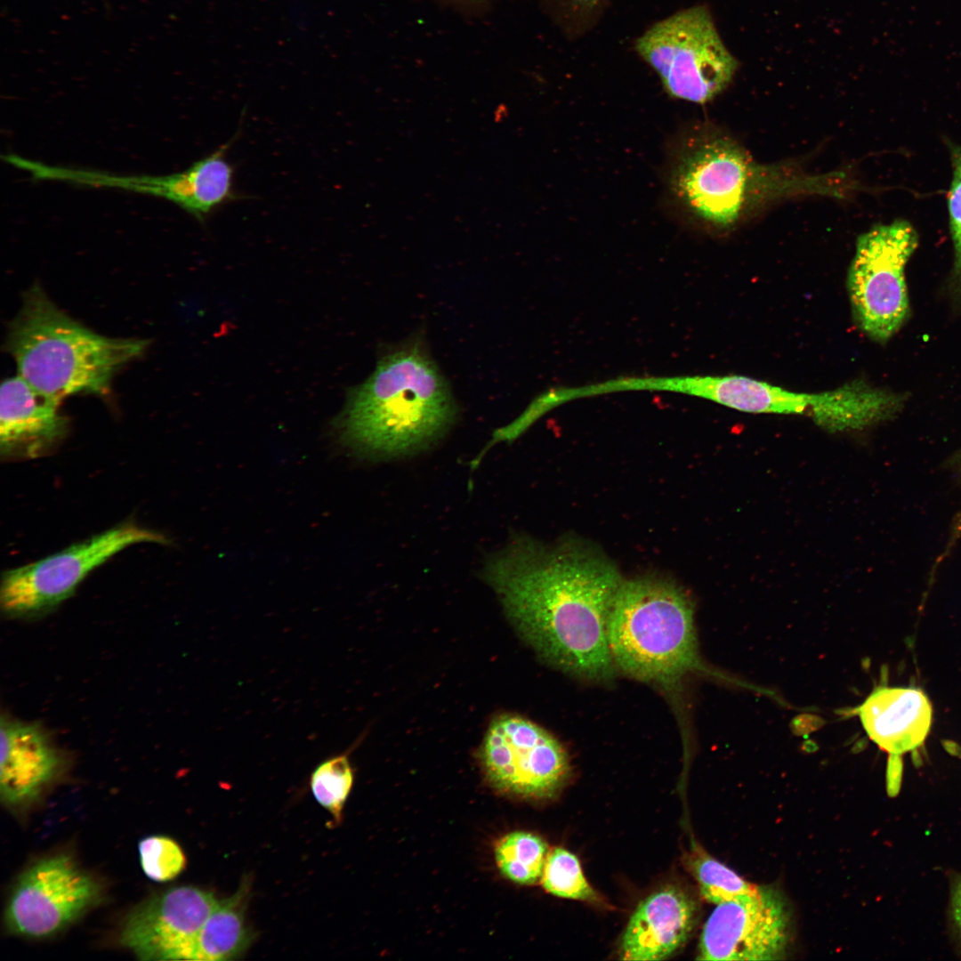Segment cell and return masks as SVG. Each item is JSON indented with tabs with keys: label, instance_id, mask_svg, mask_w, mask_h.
Segmentation results:
<instances>
[{
	"label": "cell",
	"instance_id": "17",
	"mask_svg": "<svg viewBox=\"0 0 961 961\" xmlns=\"http://www.w3.org/2000/svg\"><path fill=\"white\" fill-rule=\"evenodd\" d=\"M854 713L869 739L891 755L922 747L933 723L930 699L913 687H877Z\"/></svg>",
	"mask_w": 961,
	"mask_h": 961
},
{
	"label": "cell",
	"instance_id": "15",
	"mask_svg": "<svg viewBox=\"0 0 961 961\" xmlns=\"http://www.w3.org/2000/svg\"><path fill=\"white\" fill-rule=\"evenodd\" d=\"M695 900L666 885L643 899L631 916L619 948L622 960H663L689 939L697 922Z\"/></svg>",
	"mask_w": 961,
	"mask_h": 961
},
{
	"label": "cell",
	"instance_id": "13",
	"mask_svg": "<svg viewBox=\"0 0 961 961\" xmlns=\"http://www.w3.org/2000/svg\"><path fill=\"white\" fill-rule=\"evenodd\" d=\"M217 902L212 892L195 886L171 888L129 913L119 942L144 961L192 960L199 933Z\"/></svg>",
	"mask_w": 961,
	"mask_h": 961
},
{
	"label": "cell",
	"instance_id": "26",
	"mask_svg": "<svg viewBox=\"0 0 961 961\" xmlns=\"http://www.w3.org/2000/svg\"><path fill=\"white\" fill-rule=\"evenodd\" d=\"M601 0H573L577 6L581 8H593L599 4Z\"/></svg>",
	"mask_w": 961,
	"mask_h": 961
},
{
	"label": "cell",
	"instance_id": "21",
	"mask_svg": "<svg viewBox=\"0 0 961 961\" xmlns=\"http://www.w3.org/2000/svg\"><path fill=\"white\" fill-rule=\"evenodd\" d=\"M352 783L353 771L346 755L333 756L321 763L310 779L316 801L338 821Z\"/></svg>",
	"mask_w": 961,
	"mask_h": 961
},
{
	"label": "cell",
	"instance_id": "1",
	"mask_svg": "<svg viewBox=\"0 0 961 961\" xmlns=\"http://www.w3.org/2000/svg\"><path fill=\"white\" fill-rule=\"evenodd\" d=\"M484 577L549 664L589 682L615 677L608 622L624 577L597 548L577 537L550 545L516 536L486 561Z\"/></svg>",
	"mask_w": 961,
	"mask_h": 961
},
{
	"label": "cell",
	"instance_id": "4",
	"mask_svg": "<svg viewBox=\"0 0 961 961\" xmlns=\"http://www.w3.org/2000/svg\"><path fill=\"white\" fill-rule=\"evenodd\" d=\"M6 350L17 375L61 403L78 393L103 394L115 374L145 351L148 341L107 337L71 319L39 285L23 295L11 323Z\"/></svg>",
	"mask_w": 961,
	"mask_h": 961
},
{
	"label": "cell",
	"instance_id": "23",
	"mask_svg": "<svg viewBox=\"0 0 961 961\" xmlns=\"http://www.w3.org/2000/svg\"><path fill=\"white\" fill-rule=\"evenodd\" d=\"M142 870L150 879L166 882L174 879L185 868L186 858L180 845L173 839L154 836L139 843Z\"/></svg>",
	"mask_w": 961,
	"mask_h": 961
},
{
	"label": "cell",
	"instance_id": "27",
	"mask_svg": "<svg viewBox=\"0 0 961 961\" xmlns=\"http://www.w3.org/2000/svg\"><path fill=\"white\" fill-rule=\"evenodd\" d=\"M960 521H961V520H960ZM959 527H961V525H960Z\"/></svg>",
	"mask_w": 961,
	"mask_h": 961
},
{
	"label": "cell",
	"instance_id": "3",
	"mask_svg": "<svg viewBox=\"0 0 961 961\" xmlns=\"http://www.w3.org/2000/svg\"><path fill=\"white\" fill-rule=\"evenodd\" d=\"M672 186L696 218L721 230L772 201L802 195L844 198L856 185L845 173L809 174L782 165L757 163L724 135H707L680 157Z\"/></svg>",
	"mask_w": 961,
	"mask_h": 961
},
{
	"label": "cell",
	"instance_id": "5",
	"mask_svg": "<svg viewBox=\"0 0 961 961\" xmlns=\"http://www.w3.org/2000/svg\"><path fill=\"white\" fill-rule=\"evenodd\" d=\"M608 643L617 671L664 689H675L689 674L709 672L699 652L692 601L668 577L624 578Z\"/></svg>",
	"mask_w": 961,
	"mask_h": 961
},
{
	"label": "cell",
	"instance_id": "19",
	"mask_svg": "<svg viewBox=\"0 0 961 961\" xmlns=\"http://www.w3.org/2000/svg\"><path fill=\"white\" fill-rule=\"evenodd\" d=\"M547 844L529 832H513L503 836L495 847V859L500 872L521 884H534L541 880L549 854Z\"/></svg>",
	"mask_w": 961,
	"mask_h": 961
},
{
	"label": "cell",
	"instance_id": "14",
	"mask_svg": "<svg viewBox=\"0 0 961 961\" xmlns=\"http://www.w3.org/2000/svg\"><path fill=\"white\" fill-rule=\"evenodd\" d=\"M0 796L9 807L35 802L64 769L61 750L37 723L4 714L0 723Z\"/></svg>",
	"mask_w": 961,
	"mask_h": 961
},
{
	"label": "cell",
	"instance_id": "7",
	"mask_svg": "<svg viewBox=\"0 0 961 961\" xmlns=\"http://www.w3.org/2000/svg\"><path fill=\"white\" fill-rule=\"evenodd\" d=\"M635 49L669 95L699 104L722 93L739 66L702 5L655 23L636 40Z\"/></svg>",
	"mask_w": 961,
	"mask_h": 961
},
{
	"label": "cell",
	"instance_id": "20",
	"mask_svg": "<svg viewBox=\"0 0 961 961\" xmlns=\"http://www.w3.org/2000/svg\"><path fill=\"white\" fill-rule=\"evenodd\" d=\"M540 881L549 893L558 897L589 902L601 900L584 876L578 859L561 847L549 852Z\"/></svg>",
	"mask_w": 961,
	"mask_h": 961
},
{
	"label": "cell",
	"instance_id": "25",
	"mask_svg": "<svg viewBox=\"0 0 961 961\" xmlns=\"http://www.w3.org/2000/svg\"><path fill=\"white\" fill-rule=\"evenodd\" d=\"M949 911L954 933L961 943V876L952 883Z\"/></svg>",
	"mask_w": 961,
	"mask_h": 961
},
{
	"label": "cell",
	"instance_id": "8",
	"mask_svg": "<svg viewBox=\"0 0 961 961\" xmlns=\"http://www.w3.org/2000/svg\"><path fill=\"white\" fill-rule=\"evenodd\" d=\"M140 543L166 544L157 531L123 523L35 562L3 574L0 604L8 618L32 619L68 599L95 568L118 552Z\"/></svg>",
	"mask_w": 961,
	"mask_h": 961
},
{
	"label": "cell",
	"instance_id": "6",
	"mask_svg": "<svg viewBox=\"0 0 961 961\" xmlns=\"http://www.w3.org/2000/svg\"><path fill=\"white\" fill-rule=\"evenodd\" d=\"M677 392L747 413L803 414L831 431L862 429L895 415L898 393L853 381L832 391L805 393L744 376H679Z\"/></svg>",
	"mask_w": 961,
	"mask_h": 961
},
{
	"label": "cell",
	"instance_id": "10",
	"mask_svg": "<svg viewBox=\"0 0 961 961\" xmlns=\"http://www.w3.org/2000/svg\"><path fill=\"white\" fill-rule=\"evenodd\" d=\"M480 761L492 787L521 797L554 795L570 771L565 749L552 734L527 719L509 715L490 724Z\"/></svg>",
	"mask_w": 961,
	"mask_h": 961
},
{
	"label": "cell",
	"instance_id": "12",
	"mask_svg": "<svg viewBox=\"0 0 961 961\" xmlns=\"http://www.w3.org/2000/svg\"><path fill=\"white\" fill-rule=\"evenodd\" d=\"M101 887L66 854L38 860L18 878L4 921L8 931L28 938L52 936L98 903Z\"/></svg>",
	"mask_w": 961,
	"mask_h": 961
},
{
	"label": "cell",
	"instance_id": "2",
	"mask_svg": "<svg viewBox=\"0 0 961 961\" xmlns=\"http://www.w3.org/2000/svg\"><path fill=\"white\" fill-rule=\"evenodd\" d=\"M448 386L418 344L385 354L354 392L342 417L345 440L374 456L420 450L439 438L455 418Z\"/></svg>",
	"mask_w": 961,
	"mask_h": 961
},
{
	"label": "cell",
	"instance_id": "16",
	"mask_svg": "<svg viewBox=\"0 0 961 961\" xmlns=\"http://www.w3.org/2000/svg\"><path fill=\"white\" fill-rule=\"evenodd\" d=\"M60 403L40 393L18 375L0 391V448L6 458H35L66 434L68 421Z\"/></svg>",
	"mask_w": 961,
	"mask_h": 961
},
{
	"label": "cell",
	"instance_id": "11",
	"mask_svg": "<svg viewBox=\"0 0 961 961\" xmlns=\"http://www.w3.org/2000/svg\"><path fill=\"white\" fill-rule=\"evenodd\" d=\"M791 920L783 893L771 885H757L716 906L702 929L697 959H783L790 945Z\"/></svg>",
	"mask_w": 961,
	"mask_h": 961
},
{
	"label": "cell",
	"instance_id": "9",
	"mask_svg": "<svg viewBox=\"0 0 961 961\" xmlns=\"http://www.w3.org/2000/svg\"><path fill=\"white\" fill-rule=\"evenodd\" d=\"M918 244L904 220L880 224L861 234L847 275L852 312L860 327L876 342H887L909 311L904 270Z\"/></svg>",
	"mask_w": 961,
	"mask_h": 961
},
{
	"label": "cell",
	"instance_id": "18",
	"mask_svg": "<svg viewBox=\"0 0 961 961\" xmlns=\"http://www.w3.org/2000/svg\"><path fill=\"white\" fill-rule=\"evenodd\" d=\"M248 892L243 884L232 896L218 900L199 933L192 960H230L248 947L250 933L245 918Z\"/></svg>",
	"mask_w": 961,
	"mask_h": 961
},
{
	"label": "cell",
	"instance_id": "24",
	"mask_svg": "<svg viewBox=\"0 0 961 961\" xmlns=\"http://www.w3.org/2000/svg\"><path fill=\"white\" fill-rule=\"evenodd\" d=\"M953 178L949 193L950 231L954 245V285L961 291V146L951 145Z\"/></svg>",
	"mask_w": 961,
	"mask_h": 961
},
{
	"label": "cell",
	"instance_id": "22",
	"mask_svg": "<svg viewBox=\"0 0 961 961\" xmlns=\"http://www.w3.org/2000/svg\"><path fill=\"white\" fill-rule=\"evenodd\" d=\"M690 868L702 897L716 905L750 892L757 886L705 853L695 854L690 860Z\"/></svg>",
	"mask_w": 961,
	"mask_h": 961
}]
</instances>
